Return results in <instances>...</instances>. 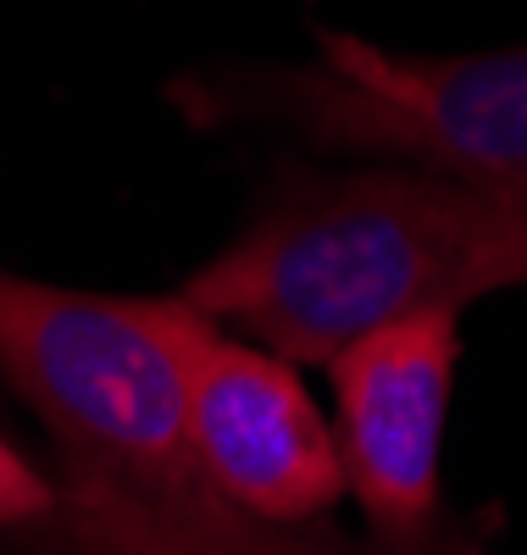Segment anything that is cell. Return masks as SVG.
<instances>
[{
    "instance_id": "6da1fadb",
    "label": "cell",
    "mask_w": 527,
    "mask_h": 555,
    "mask_svg": "<svg viewBox=\"0 0 527 555\" xmlns=\"http://www.w3.org/2000/svg\"><path fill=\"white\" fill-rule=\"evenodd\" d=\"M0 378L56 455L44 539L62 555H400L239 505L183 416L172 300L94 295L0 267Z\"/></svg>"
},
{
    "instance_id": "7a4b0ae2",
    "label": "cell",
    "mask_w": 527,
    "mask_h": 555,
    "mask_svg": "<svg viewBox=\"0 0 527 555\" xmlns=\"http://www.w3.org/2000/svg\"><path fill=\"white\" fill-rule=\"evenodd\" d=\"M527 289V195L416 167L283 178L178 300L283 361H333L406 317Z\"/></svg>"
},
{
    "instance_id": "3957f363",
    "label": "cell",
    "mask_w": 527,
    "mask_h": 555,
    "mask_svg": "<svg viewBox=\"0 0 527 555\" xmlns=\"http://www.w3.org/2000/svg\"><path fill=\"white\" fill-rule=\"evenodd\" d=\"M172 95H211L217 117L290 122L322 151H389L416 172L527 195V44L477 56H395L327 28L317 67L183 83Z\"/></svg>"
},
{
    "instance_id": "277c9868",
    "label": "cell",
    "mask_w": 527,
    "mask_h": 555,
    "mask_svg": "<svg viewBox=\"0 0 527 555\" xmlns=\"http://www.w3.org/2000/svg\"><path fill=\"white\" fill-rule=\"evenodd\" d=\"M455 366L461 322L450 311L406 317L327 361L345 494H356L367 539L383 550L450 555L439 517Z\"/></svg>"
},
{
    "instance_id": "5b68a950",
    "label": "cell",
    "mask_w": 527,
    "mask_h": 555,
    "mask_svg": "<svg viewBox=\"0 0 527 555\" xmlns=\"http://www.w3.org/2000/svg\"><path fill=\"white\" fill-rule=\"evenodd\" d=\"M167 300L183 416L211 478L261 522L322 528L345 500V467L333 423L311 400L295 361L239 339L178 295Z\"/></svg>"
},
{
    "instance_id": "8992f818",
    "label": "cell",
    "mask_w": 527,
    "mask_h": 555,
    "mask_svg": "<svg viewBox=\"0 0 527 555\" xmlns=\"http://www.w3.org/2000/svg\"><path fill=\"white\" fill-rule=\"evenodd\" d=\"M56 505L51 478L28 467V455L0 439V528H39Z\"/></svg>"
}]
</instances>
